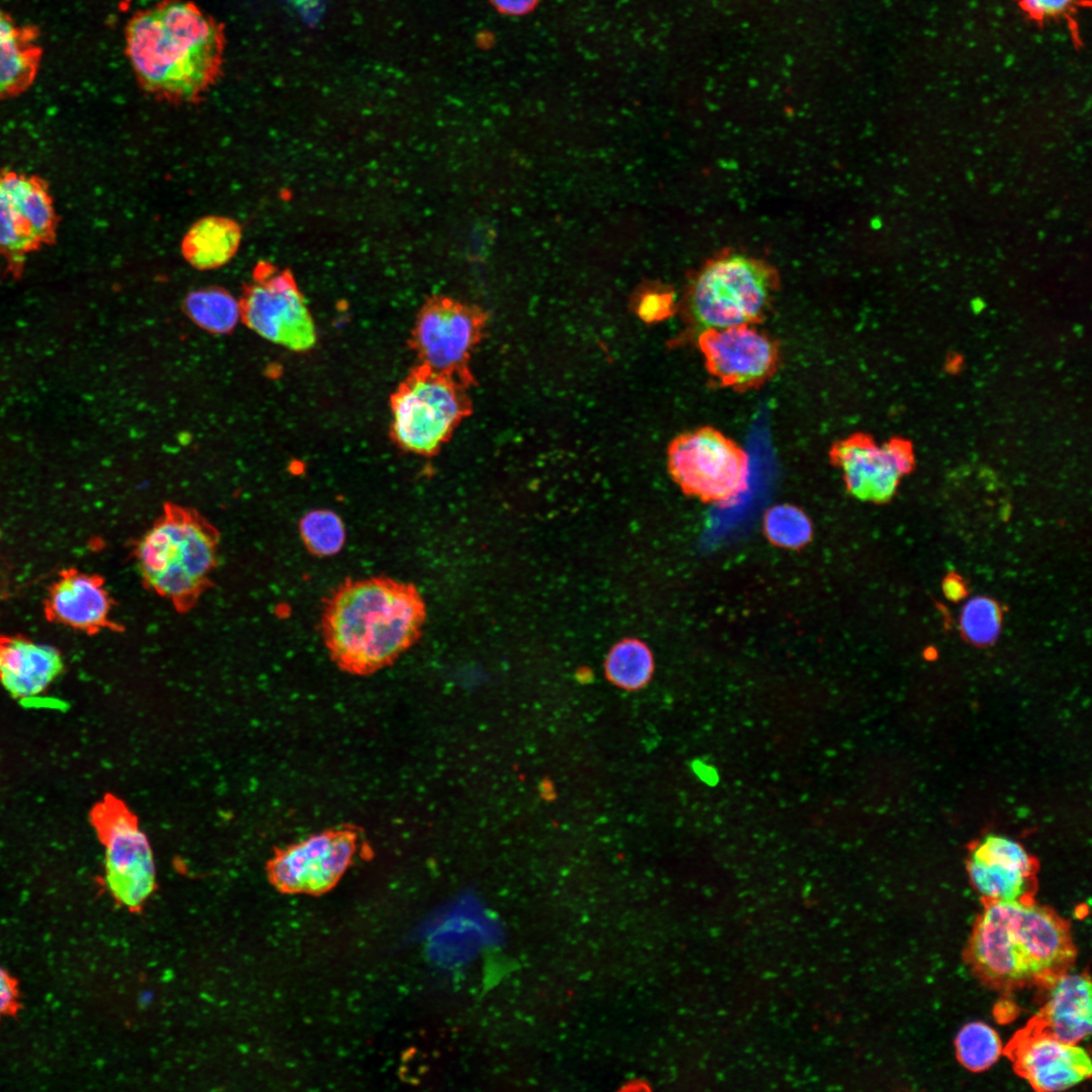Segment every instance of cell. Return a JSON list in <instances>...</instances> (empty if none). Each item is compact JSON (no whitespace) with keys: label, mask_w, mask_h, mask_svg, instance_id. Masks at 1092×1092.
I'll list each match as a JSON object with an SVG mask.
<instances>
[{"label":"cell","mask_w":1092,"mask_h":1092,"mask_svg":"<svg viewBox=\"0 0 1092 1092\" xmlns=\"http://www.w3.org/2000/svg\"><path fill=\"white\" fill-rule=\"evenodd\" d=\"M1001 623V611L998 605L987 597H975L969 600L964 605L960 618L964 636L979 646L992 644L997 639Z\"/></svg>","instance_id":"83f0119b"},{"label":"cell","mask_w":1092,"mask_h":1092,"mask_svg":"<svg viewBox=\"0 0 1092 1092\" xmlns=\"http://www.w3.org/2000/svg\"><path fill=\"white\" fill-rule=\"evenodd\" d=\"M186 315L202 330L216 335L232 332L240 320V299L220 286L192 290L183 300Z\"/></svg>","instance_id":"44dd1931"},{"label":"cell","mask_w":1092,"mask_h":1092,"mask_svg":"<svg viewBox=\"0 0 1092 1092\" xmlns=\"http://www.w3.org/2000/svg\"><path fill=\"white\" fill-rule=\"evenodd\" d=\"M242 237V228L237 220L222 215L203 216L184 235L181 254L197 270L217 269L235 257Z\"/></svg>","instance_id":"ac0fdd59"},{"label":"cell","mask_w":1092,"mask_h":1092,"mask_svg":"<svg viewBox=\"0 0 1092 1092\" xmlns=\"http://www.w3.org/2000/svg\"><path fill=\"white\" fill-rule=\"evenodd\" d=\"M780 283L777 269L766 261L739 251H722L692 278L688 310L702 331L759 324Z\"/></svg>","instance_id":"5b68a950"},{"label":"cell","mask_w":1092,"mask_h":1092,"mask_svg":"<svg viewBox=\"0 0 1092 1092\" xmlns=\"http://www.w3.org/2000/svg\"><path fill=\"white\" fill-rule=\"evenodd\" d=\"M977 915L965 961L987 987L1046 989L1069 973L1076 946L1069 922L1032 900L988 901Z\"/></svg>","instance_id":"3957f363"},{"label":"cell","mask_w":1092,"mask_h":1092,"mask_svg":"<svg viewBox=\"0 0 1092 1092\" xmlns=\"http://www.w3.org/2000/svg\"><path fill=\"white\" fill-rule=\"evenodd\" d=\"M90 821L104 849V883L121 906L138 910L157 886L154 853L139 818L127 804L106 794L90 812Z\"/></svg>","instance_id":"52a82bcc"},{"label":"cell","mask_w":1092,"mask_h":1092,"mask_svg":"<svg viewBox=\"0 0 1092 1092\" xmlns=\"http://www.w3.org/2000/svg\"><path fill=\"white\" fill-rule=\"evenodd\" d=\"M1074 0H1019L1022 9L1034 19L1057 17L1066 13Z\"/></svg>","instance_id":"4dcf8cb0"},{"label":"cell","mask_w":1092,"mask_h":1092,"mask_svg":"<svg viewBox=\"0 0 1092 1092\" xmlns=\"http://www.w3.org/2000/svg\"><path fill=\"white\" fill-rule=\"evenodd\" d=\"M673 295L670 291H649L638 304L639 315L646 322L660 321L670 315Z\"/></svg>","instance_id":"f546056e"},{"label":"cell","mask_w":1092,"mask_h":1092,"mask_svg":"<svg viewBox=\"0 0 1092 1092\" xmlns=\"http://www.w3.org/2000/svg\"><path fill=\"white\" fill-rule=\"evenodd\" d=\"M360 833L341 826L275 848L267 861L269 881L285 893L315 894L332 888L355 857Z\"/></svg>","instance_id":"8fae6325"},{"label":"cell","mask_w":1092,"mask_h":1092,"mask_svg":"<svg viewBox=\"0 0 1092 1092\" xmlns=\"http://www.w3.org/2000/svg\"><path fill=\"white\" fill-rule=\"evenodd\" d=\"M17 27L14 20L0 9V39L9 35Z\"/></svg>","instance_id":"e575fe53"},{"label":"cell","mask_w":1092,"mask_h":1092,"mask_svg":"<svg viewBox=\"0 0 1092 1092\" xmlns=\"http://www.w3.org/2000/svg\"><path fill=\"white\" fill-rule=\"evenodd\" d=\"M37 37V29L26 25L0 39V99L18 96L33 83L41 60Z\"/></svg>","instance_id":"ffe728a7"},{"label":"cell","mask_w":1092,"mask_h":1092,"mask_svg":"<svg viewBox=\"0 0 1092 1092\" xmlns=\"http://www.w3.org/2000/svg\"><path fill=\"white\" fill-rule=\"evenodd\" d=\"M538 0H490L491 4L499 12L510 15H521L531 10Z\"/></svg>","instance_id":"d6a6232c"},{"label":"cell","mask_w":1092,"mask_h":1092,"mask_svg":"<svg viewBox=\"0 0 1092 1092\" xmlns=\"http://www.w3.org/2000/svg\"><path fill=\"white\" fill-rule=\"evenodd\" d=\"M1003 1054L1014 1072L1036 1091L1067 1090L1090 1078L1089 1054L1077 1043L1063 1042L1027 1022L1010 1038Z\"/></svg>","instance_id":"5bb4252c"},{"label":"cell","mask_w":1092,"mask_h":1092,"mask_svg":"<svg viewBox=\"0 0 1092 1092\" xmlns=\"http://www.w3.org/2000/svg\"><path fill=\"white\" fill-rule=\"evenodd\" d=\"M29 229L0 185V255L18 274L24 258L39 249Z\"/></svg>","instance_id":"484cf974"},{"label":"cell","mask_w":1092,"mask_h":1092,"mask_svg":"<svg viewBox=\"0 0 1092 1092\" xmlns=\"http://www.w3.org/2000/svg\"><path fill=\"white\" fill-rule=\"evenodd\" d=\"M967 868L971 883L981 895L982 900L1023 901L1033 899V875L972 857H970Z\"/></svg>","instance_id":"7402d4cb"},{"label":"cell","mask_w":1092,"mask_h":1092,"mask_svg":"<svg viewBox=\"0 0 1092 1092\" xmlns=\"http://www.w3.org/2000/svg\"><path fill=\"white\" fill-rule=\"evenodd\" d=\"M654 661L649 648L637 639H624L608 653L605 661L607 679L625 691H638L652 677Z\"/></svg>","instance_id":"603a6c76"},{"label":"cell","mask_w":1092,"mask_h":1092,"mask_svg":"<svg viewBox=\"0 0 1092 1092\" xmlns=\"http://www.w3.org/2000/svg\"><path fill=\"white\" fill-rule=\"evenodd\" d=\"M943 590L947 599L960 600L965 596V585L963 581L956 577L949 576L943 583Z\"/></svg>","instance_id":"836d02e7"},{"label":"cell","mask_w":1092,"mask_h":1092,"mask_svg":"<svg viewBox=\"0 0 1092 1092\" xmlns=\"http://www.w3.org/2000/svg\"><path fill=\"white\" fill-rule=\"evenodd\" d=\"M0 185L39 247L55 242L58 217L47 184L38 177L0 172Z\"/></svg>","instance_id":"d6986e66"},{"label":"cell","mask_w":1092,"mask_h":1092,"mask_svg":"<svg viewBox=\"0 0 1092 1092\" xmlns=\"http://www.w3.org/2000/svg\"><path fill=\"white\" fill-rule=\"evenodd\" d=\"M426 619L425 600L414 583L383 575L349 577L325 599L320 629L334 664L366 676L412 648Z\"/></svg>","instance_id":"6da1fadb"},{"label":"cell","mask_w":1092,"mask_h":1092,"mask_svg":"<svg viewBox=\"0 0 1092 1092\" xmlns=\"http://www.w3.org/2000/svg\"><path fill=\"white\" fill-rule=\"evenodd\" d=\"M19 1008L16 980L0 967V1018L14 1015Z\"/></svg>","instance_id":"1f68e13d"},{"label":"cell","mask_w":1092,"mask_h":1092,"mask_svg":"<svg viewBox=\"0 0 1092 1092\" xmlns=\"http://www.w3.org/2000/svg\"><path fill=\"white\" fill-rule=\"evenodd\" d=\"M219 532L196 510L166 504L134 542L132 557L145 586L177 612L193 609L218 564Z\"/></svg>","instance_id":"277c9868"},{"label":"cell","mask_w":1092,"mask_h":1092,"mask_svg":"<svg viewBox=\"0 0 1092 1092\" xmlns=\"http://www.w3.org/2000/svg\"><path fill=\"white\" fill-rule=\"evenodd\" d=\"M63 668L62 655L55 647L0 634V682L13 698L30 700L43 694Z\"/></svg>","instance_id":"2e32d148"},{"label":"cell","mask_w":1092,"mask_h":1092,"mask_svg":"<svg viewBox=\"0 0 1092 1092\" xmlns=\"http://www.w3.org/2000/svg\"><path fill=\"white\" fill-rule=\"evenodd\" d=\"M298 530L304 547L316 557L336 555L346 542L347 533L342 518L328 509L305 513L299 520Z\"/></svg>","instance_id":"d4e9b609"},{"label":"cell","mask_w":1092,"mask_h":1092,"mask_svg":"<svg viewBox=\"0 0 1092 1092\" xmlns=\"http://www.w3.org/2000/svg\"><path fill=\"white\" fill-rule=\"evenodd\" d=\"M698 346L712 378L740 392L762 386L780 362L777 342L754 325L703 330Z\"/></svg>","instance_id":"7c38bea8"},{"label":"cell","mask_w":1092,"mask_h":1092,"mask_svg":"<svg viewBox=\"0 0 1092 1092\" xmlns=\"http://www.w3.org/2000/svg\"><path fill=\"white\" fill-rule=\"evenodd\" d=\"M972 858L1001 864L1029 875L1035 871V862L1017 841L998 834L986 835L972 850Z\"/></svg>","instance_id":"f1b7e54d"},{"label":"cell","mask_w":1092,"mask_h":1092,"mask_svg":"<svg viewBox=\"0 0 1092 1092\" xmlns=\"http://www.w3.org/2000/svg\"><path fill=\"white\" fill-rule=\"evenodd\" d=\"M485 322V313L475 306L447 297L430 299L417 315L410 338L419 365L469 386L473 382L469 361Z\"/></svg>","instance_id":"30bf717a"},{"label":"cell","mask_w":1092,"mask_h":1092,"mask_svg":"<svg viewBox=\"0 0 1092 1092\" xmlns=\"http://www.w3.org/2000/svg\"><path fill=\"white\" fill-rule=\"evenodd\" d=\"M1003 1048L997 1031L981 1021L964 1025L954 1039L958 1061L972 1072L992 1067L1003 1054Z\"/></svg>","instance_id":"cb8c5ba5"},{"label":"cell","mask_w":1092,"mask_h":1092,"mask_svg":"<svg viewBox=\"0 0 1092 1092\" xmlns=\"http://www.w3.org/2000/svg\"><path fill=\"white\" fill-rule=\"evenodd\" d=\"M763 528L770 542L785 548H799L812 536L809 518L802 510L788 504L770 508L764 516Z\"/></svg>","instance_id":"4316f807"},{"label":"cell","mask_w":1092,"mask_h":1092,"mask_svg":"<svg viewBox=\"0 0 1092 1092\" xmlns=\"http://www.w3.org/2000/svg\"><path fill=\"white\" fill-rule=\"evenodd\" d=\"M468 386L458 379L415 367L390 397V435L403 451L436 454L471 413Z\"/></svg>","instance_id":"8992f818"},{"label":"cell","mask_w":1092,"mask_h":1092,"mask_svg":"<svg viewBox=\"0 0 1092 1092\" xmlns=\"http://www.w3.org/2000/svg\"><path fill=\"white\" fill-rule=\"evenodd\" d=\"M1043 1005L1028 1020L1036 1028L1067 1043H1079L1091 1033L1089 975L1066 973L1048 988Z\"/></svg>","instance_id":"e0dca14e"},{"label":"cell","mask_w":1092,"mask_h":1092,"mask_svg":"<svg viewBox=\"0 0 1092 1092\" xmlns=\"http://www.w3.org/2000/svg\"><path fill=\"white\" fill-rule=\"evenodd\" d=\"M240 303L242 321L263 339L294 352L314 347L313 318L288 269L259 261Z\"/></svg>","instance_id":"9c48e42d"},{"label":"cell","mask_w":1092,"mask_h":1092,"mask_svg":"<svg viewBox=\"0 0 1092 1092\" xmlns=\"http://www.w3.org/2000/svg\"><path fill=\"white\" fill-rule=\"evenodd\" d=\"M112 607L101 576L68 569L51 586L44 611L50 621L95 634L104 629H121L110 618Z\"/></svg>","instance_id":"9a60e30c"},{"label":"cell","mask_w":1092,"mask_h":1092,"mask_svg":"<svg viewBox=\"0 0 1092 1092\" xmlns=\"http://www.w3.org/2000/svg\"><path fill=\"white\" fill-rule=\"evenodd\" d=\"M667 463L682 491L706 503L727 505L748 485V454L713 427H701L674 438L668 447Z\"/></svg>","instance_id":"ba28073f"},{"label":"cell","mask_w":1092,"mask_h":1092,"mask_svg":"<svg viewBox=\"0 0 1092 1092\" xmlns=\"http://www.w3.org/2000/svg\"><path fill=\"white\" fill-rule=\"evenodd\" d=\"M829 459L841 470L848 492L873 503L889 500L914 461L912 449L905 441L893 439L878 444L860 433L834 442Z\"/></svg>","instance_id":"4fadbf2b"},{"label":"cell","mask_w":1092,"mask_h":1092,"mask_svg":"<svg viewBox=\"0 0 1092 1092\" xmlns=\"http://www.w3.org/2000/svg\"><path fill=\"white\" fill-rule=\"evenodd\" d=\"M223 28L194 3L162 0L139 11L125 29V52L140 86L170 103H194L216 83Z\"/></svg>","instance_id":"7a4b0ae2"}]
</instances>
